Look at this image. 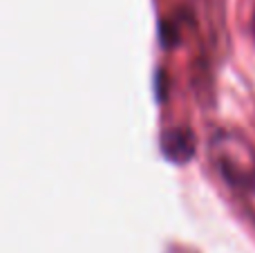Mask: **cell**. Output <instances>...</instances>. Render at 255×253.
<instances>
[{
  "mask_svg": "<svg viewBox=\"0 0 255 253\" xmlns=\"http://www.w3.org/2000/svg\"><path fill=\"white\" fill-rule=\"evenodd\" d=\"M253 29H255V18H253Z\"/></svg>",
  "mask_w": 255,
  "mask_h": 253,
  "instance_id": "obj_3",
  "label": "cell"
},
{
  "mask_svg": "<svg viewBox=\"0 0 255 253\" xmlns=\"http://www.w3.org/2000/svg\"><path fill=\"white\" fill-rule=\"evenodd\" d=\"M163 152L175 164H186L195 155V137L188 128H175L163 134Z\"/></svg>",
  "mask_w": 255,
  "mask_h": 253,
  "instance_id": "obj_2",
  "label": "cell"
},
{
  "mask_svg": "<svg viewBox=\"0 0 255 253\" xmlns=\"http://www.w3.org/2000/svg\"><path fill=\"white\" fill-rule=\"evenodd\" d=\"M211 155L220 175L229 184L242 191L255 188V150L247 139L231 132H220L211 143Z\"/></svg>",
  "mask_w": 255,
  "mask_h": 253,
  "instance_id": "obj_1",
  "label": "cell"
}]
</instances>
